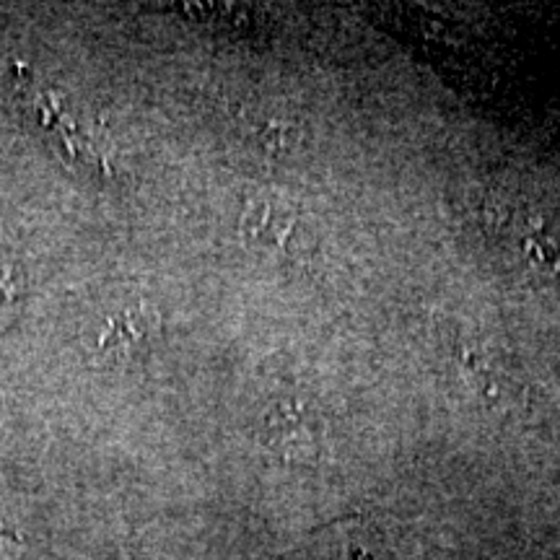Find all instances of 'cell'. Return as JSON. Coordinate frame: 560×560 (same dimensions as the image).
<instances>
[{
	"instance_id": "cell-2",
	"label": "cell",
	"mask_w": 560,
	"mask_h": 560,
	"mask_svg": "<svg viewBox=\"0 0 560 560\" xmlns=\"http://www.w3.org/2000/svg\"><path fill=\"white\" fill-rule=\"evenodd\" d=\"M527 252L535 257V262H540L542 268L560 276V231L542 226L527 236Z\"/></svg>"
},
{
	"instance_id": "cell-1",
	"label": "cell",
	"mask_w": 560,
	"mask_h": 560,
	"mask_svg": "<svg viewBox=\"0 0 560 560\" xmlns=\"http://www.w3.org/2000/svg\"><path fill=\"white\" fill-rule=\"evenodd\" d=\"M270 436L272 446L291 454V457H304V454L314 452V446H317V436H314L312 425L301 418V412L285 408L270 416Z\"/></svg>"
}]
</instances>
